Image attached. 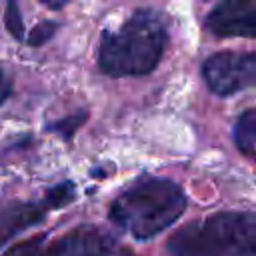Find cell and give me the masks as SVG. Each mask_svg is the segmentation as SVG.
I'll list each match as a JSON object with an SVG mask.
<instances>
[{
    "mask_svg": "<svg viewBox=\"0 0 256 256\" xmlns=\"http://www.w3.org/2000/svg\"><path fill=\"white\" fill-rule=\"evenodd\" d=\"M206 30L256 40V0H220L206 16Z\"/></svg>",
    "mask_w": 256,
    "mask_h": 256,
    "instance_id": "5b68a950",
    "label": "cell"
},
{
    "mask_svg": "<svg viewBox=\"0 0 256 256\" xmlns=\"http://www.w3.org/2000/svg\"><path fill=\"white\" fill-rule=\"evenodd\" d=\"M168 44L162 16L150 8L136 10L118 30H104L98 46V68L112 76H144L152 72Z\"/></svg>",
    "mask_w": 256,
    "mask_h": 256,
    "instance_id": "6da1fadb",
    "label": "cell"
},
{
    "mask_svg": "<svg viewBox=\"0 0 256 256\" xmlns=\"http://www.w3.org/2000/svg\"><path fill=\"white\" fill-rule=\"evenodd\" d=\"M40 4H44L46 8H50V10H60V8H64L66 4H70V2H74V0H38Z\"/></svg>",
    "mask_w": 256,
    "mask_h": 256,
    "instance_id": "9a60e30c",
    "label": "cell"
},
{
    "mask_svg": "<svg viewBox=\"0 0 256 256\" xmlns=\"http://www.w3.org/2000/svg\"><path fill=\"white\" fill-rule=\"evenodd\" d=\"M202 76L206 86L218 96L236 94L256 84V54L218 52L204 60Z\"/></svg>",
    "mask_w": 256,
    "mask_h": 256,
    "instance_id": "277c9868",
    "label": "cell"
},
{
    "mask_svg": "<svg viewBox=\"0 0 256 256\" xmlns=\"http://www.w3.org/2000/svg\"><path fill=\"white\" fill-rule=\"evenodd\" d=\"M48 210L52 208L46 202V198L42 202L10 200V202L0 204V246L12 240L22 230L38 224Z\"/></svg>",
    "mask_w": 256,
    "mask_h": 256,
    "instance_id": "52a82bcc",
    "label": "cell"
},
{
    "mask_svg": "<svg viewBox=\"0 0 256 256\" xmlns=\"http://www.w3.org/2000/svg\"><path fill=\"white\" fill-rule=\"evenodd\" d=\"M166 248L170 256H256V214L214 212L176 230Z\"/></svg>",
    "mask_w": 256,
    "mask_h": 256,
    "instance_id": "3957f363",
    "label": "cell"
},
{
    "mask_svg": "<svg viewBox=\"0 0 256 256\" xmlns=\"http://www.w3.org/2000/svg\"><path fill=\"white\" fill-rule=\"evenodd\" d=\"M46 256H114V244L108 234L84 224L56 240Z\"/></svg>",
    "mask_w": 256,
    "mask_h": 256,
    "instance_id": "8992f818",
    "label": "cell"
},
{
    "mask_svg": "<svg viewBox=\"0 0 256 256\" xmlns=\"http://www.w3.org/2000/svg\"><path fill=\"white\" fill-rule=\"evenodd\" d=\"M42 240H44V236H36L32 240L20 242V244L12 246L8 252H4L2 256H44L42 254Z\"/></svg>",
    "mask_w": 256,
    "mask_h": 256,
    "instance_id": "4fadbf2b",
    "label": "cell"
},
{
    "mask_svg": "<svg viewBox=\"0 0 256 256\" xmlns=\"http://www.w3.org/2000/svg\"><path fill=\"white\" fill-rule=\"evenodd\" d=\"M126 256H134V254H126Z\"/></svg>",
    "mask_w": 256,
    "mask_h": 256,
    "instance_id": "2e32d148",
    "label": "cell"
},
{
    "mask_svg": "<svg viewBox=\"0 0 256 256\" xmlns=\"http://www.w3.org/2000/svg\"><path fill=\"white\" fill-rule=\"evenodd\" d=\"M84 120H86V112L80 110V112H74V114H70V116H66V118L58 120V122L46 124V130H50V132H58L60 136L70 138V136L84 124Z\"/></svg>",
    "mask_w": 256,
    "mask_h": 256,
    "instance_id": "30bf717a",
    "label": "cell"
},
{
    "mask_svg": "<svg viewBox=\"0 0 256 256\" xmlns=\"http://www.w3.org/2000/svg\"><path fill=\"white\" fill-rule=\"evenodd\" d=\"M186 210L184 190L158 176H140L110 204V220L136 240H150Z\"/></svg>",
    "mask_w": 256,
    "mask_h": 256,
    "instance_id": "7a4b0ae2",
    "label": "cell"
},
{
    "mask_svg": "<svg viewBox=\"0 0 256 256\" xmlns=\"http://www.w3.org/2000/svg\"><path fill=\"white\" fill-rule=\"evenodd\" d=\"M74 198H76V190H74L72 182H62V184L50 188L46 194V202L50 204V208H62L68 202H72Z\"/></svg>",
    "mask_w": 256,
    "mask_h": 256,
    "instance_id": "8fae6325",
    "label": "cell"
},
{
    "mask_svg": "<svg viewBox=\"0 0 256 256\" xmlns=\"http://www.w3.org/2000/svg\"><path fill=\"white\" fill-rule=\"evenodd\" d=\"M4 24H6V30L10 32L12 38L24 40V20H22V10L18 6V0H8L6 2Z\"/></svg>",
    "mask_w": 256,
    "mask_h": 256,
    "instance_id": "9c48e42d",
    "label": "cell"
},
{
    "mask_svg": "<svg viewBox=\"0 0 256 256\" xmlns=\"http://www.w3.org/2000/svg\"><path fill=\"white\" fill-rule=\"evenodd\" d=\"M58 28H60L58 22H54V20H42V22H38V24L32 28V32H30L28 38H26V42H28L30 46H42V44H46V42L58 32Z\"/></svg>",
    "mask_w": 256,
    "mask_h": 256,
    "instance_id": "7c38bea8",
    "label": "cell"
},
{
    "mask_svg": "<svg viewBox=\"0 0 256 256\" xmlns=\"http://www.w3.org/2000/svg\"><path fill=\"white\" fill-rule=\"evenodd\" d=\"M232 138H234L236 148L244 156L256 160V108L244 110L236 118V124H234V130H232Z\"/></svg>",
    "mask_w": 256,
    "mask_h": 256,
    "instance_id": "ba28073f",
    "label": "cell"
},
{
    "mask_svg": "<svg viewBox=\"0 0 256 256\" xmlns=\"http://www.w3.org/2000/svg\"><path fill=\"white\" fill-rule=\"evenodd\" d=\"M12 94V80L10 76L0 68V104H4Z\"/></svg>",
    "mask_w": 256,
    "mask_h": 256,
    "instance_id": "5bb4252c",
    "label": "cell"
}]
</instances>
